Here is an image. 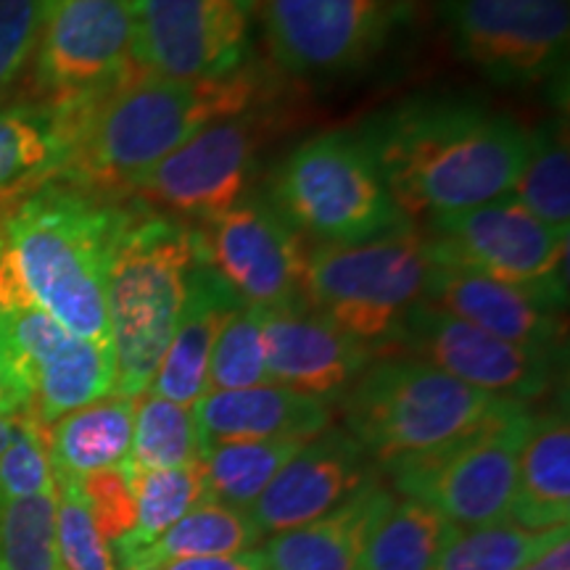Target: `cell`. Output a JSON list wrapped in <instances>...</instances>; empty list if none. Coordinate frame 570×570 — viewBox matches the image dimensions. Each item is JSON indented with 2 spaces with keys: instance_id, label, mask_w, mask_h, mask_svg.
Wrapping results in <instances>:
<instances>
[{
  "instance_id": "d6986e66",
  "label": "cell",
  "mask_w": 570,
  "mask_h": 570,
  "mask_svg": "<svg viewBox=\"0 0 570 570\" xmlns=\"http://www.w3.org/2000/svg\"><path fill=\"white\" fill-rule=\"evenodd\" d=\"M269 383L306 396H338L373 365L375 348L341 331L309 306L262 309Z\"/></svg>"
},
{
  "instance_id": "2e32d148",
  "label": "cell",
  "mask_w": 570,
  "mask_h": 570,
  "mask_svg": "<svg viewBox=\"0 0 570 570\" xmlns=\"http://www.w3.org/2000/svg\"><path fill=\"white\" fill-rule=\"evenodd\" d=\"M391 346L497 399L529 404L552 386L558 354L510 344L420 302Z\"/></svg>"
},
{
  "instance_id": "7402d4cb",
  "label": "cell",
  "mask_w": 570,
  "mask_h": 570,
  "mask_svg": "<svg viewBox=\"0 0 570 570\" xmlns=\"http://www.w3.org/2000/svg\"><path fill=\"white\" fill-rule=\"evenodd\" d=\"M238 304L244 302L227 288L223 277L206 262H198L185 281L180 317L148 391L175 404L194 407L206 394V373L219 327Z\"/></svg>"
},
{
  "instance_id": "83f0119b",
  "label": "cell",
  "mask_w": 570,
  "mask_h": 570,
  "mask_svg": "<svg viewBox=\"0 0 570 570\" xmlns=\"http://www.w3.org/2000/svg\"><path fill=\"white\" fill-rule=\"evenodd\" d=\"M460 531L417 499H394L370 531L356 570H431Z\"/></svg>"
},
{
  "instance_id": "5b68a950",
  "label": "cell",
  "mask_w": 570,
  "mask_h": 570,
  "mask_svg": "<svg viewBox=\"0 0 570 570\" xmlns=\"http://www.w3.org/2000/svg\"><path fill=\"white\" fill-rule=\"evenodd\" d=\"M508 402L399 354L356 377L344 396V420L370 460L391 468L468 436Z\"/></svg>"
},
{
  "instance_id": "6da1fadb",
  "label": "cell",
  "mask_w": 570,
  "mask_h": 570,
  "mask_svg": "<svg viewBox=\"0 0 570 570\" xmlns=\"http://www.w3.org/2000/svg\"><path fill=\"white\" fill-rule=\"evenodd\" d=\"M404 217L433 219L512 196L529 132L460 96H420L356 130Z\"/></svg>"
},
{
  "instance_id": "1f68e13d",
  "label": "cell",
  "mask_w": 570,
  "mask_h": 570,
  "mask_svg": "<svg viewBox=\"0 0 570 570\" xmlns=\"http://www.w3.org/2000/svg\"><path fill=\"white\" fill-rule=\"evenodd\" d=\"M135 499V529L114 541V547H140L175 525L177 520L204 504L202 460L183 468L146 470L127 475Z\"/></svg>"
},
{
  "instance_id": "484cf974",
  "label": "cell",
  "mask_w": 570,
  "mask_h": 570,
  "mask_svg": "<svg viewBox=\"0 0 570 570\" xmlns=\"http://www.w3.org/2000/svg\"><path fill=\"white\" fill-rule=\"evenodd\" d=\"M262 533L240 510L204 502L167 531L140 547H117L119 570H161L173 562L225 558L256 547Z\"/></svg>"
},
{
  "instance_id": "f1b7e54d",
  "label": "cell",
  "mask_w": 570,
  "mask_h": 570,
  "mask_svg": "<svg viewBox=\"0 0 570 570\" xmlns=\"http://www.w3.org/2000/svg\"><path fill=\"white\" fill-rule=\"evenodd\" d=\"M306 441H233L202 452L204 499L223 508L248 512L269 483Z\"/></svg>"
},
{
  "instance_id": "277c9868",
  "label": "cell",
  "mask_w": 570,
  "mask_h": 570,
  "mask_svg": "<svg viewBox=\"0 0 570 570\" xmlns=\"http://www.w3.org/2000/svg\"><path fill=\"white\" fill-rule=\"evenodd\" d=\"M198 262L202 233L173 214L125 209L106 275L114 394L135 399L151 389Z\"/></svg>"
},
{
  "instance_id": "d4e9b609",
  "label": "cell",
  "mask_w": 570,
  "mask_h": 570,
  "mask_svg": "<svg viewBox=\"0 0 570 570\" xmlns=\"http://www.w3.org/2000/svg\"><path fill=\"white\" fill-rule=\"evenodd\" d=\"M135 399L109 394L46 428L53 481H82L125 465L132 444Z\"/></svg>"
},
{
  "instance_id": "9a60e30c",
  "label": "cell",
  "mask_w": 570,
  "mask_h": 570,
  "mask_svg": "<svg viewBox=\"0 0 570 570\" xmlns=\"http://www.w3.org/2000/svg\"><path fill=\"white\" fill-rule=\"evenodd\" d=\"M204 262L240 302L259 309L306 306V252L269 202L246 198L206 223Z\"/></svg>"
},
{
  "instance_id": "7a4b0ae2",
  "label": "cell",
  "mask_w": 570,
  "mask_h": 570,
  "mask_svg": "<svg viewBox=\"0 0 570 570\" xmlns=\"http://www.w3.org/2000/svg\"><path fill=\"white\" fill-rule=\"evenodd\" d=\"M265 104L267 80L256 63L190 82L135 71L104 96L59 104L69 122L59 177L82 190H127L198 130Z\"/></svg>"
},
{
  "instance_id": "603a6c76",
  "label": "cell",
  "mask_w": 570,
  "mask_h": 570,
  "mask_svg": "<svg viewBox=\"0 0 570 570\" xmlns=\"http://www.w3.org/2000/svg\"><path fill=\"white\" fill-rule=\"evenodd\" d=\"M394 499L381 481H370L327 515L273 533L259 552L262 566L265 570H356L370 531Z\"/></svg>"
},
{
  "instance_id": "8992f818",
  "label": "cell",
  "mask_w": 570,
  "mask_h": 570,
  "mask_svg": "<svg viewBox=\"0 0 570 570\" xmlns=\"http://www.w3.org/2000/svg\"><path fill=\"white\" fill-rule=\"evenodd\" d=\"M431 265L428 235L410 227L362 244H323L306 254V306L377 352L423 302Z\"/></svg>"
},
{
  "instance_id": "ba28073f",
  "label": "cell",
  "mask_w": 570,
  "mask_h": 570,
  "mask_svg": "<svg viewBox=\"0 0 570 570\" xmlns=\"http://www.w3.org/2000/svg\"><path fill=\"white\" fill-rule=\"evenodd\" d=\"M531 417L529 404L508 402L468 436L386 468L394 489L441 512L462 531L510 523L518 458Z\"/></svg>"
},
{
  "instance_id": "8fae6325",
  "label": "cell",
  "mask_w": 570,
  "mask_h": 570,
  "mask_svg": "<svg viewBox=\"0 0 570 570\" xmlns=\"http://www.w3.org/2000/svg\"><path fill=\"white\" fill-rule=\"evenodd\" d=\"M460 61L499 85H537L568 61L570 0H441Z\"/></svg>"
},
{
  "instance_id": "5bb4252c",
  "label": "cell",
  "mask_w": 570,
  "mask_h": 570,
  "mask_svg": "<svg viewBox=\"0 0 570 570\" xmlns=\"http://www.w3.org/2000/svg\"><path fill=\"white\" fill-rule=\"evenodd\" d=\"M132 61L161 80H212L246 61L256 0H130Z\"/></svg>"
},
{
  "instance_id": "4316f807",
  "label": "cell",
  "mask_w": 570,
  "mask_h": 570,
  "mask_svg": "<svg viewBox=\"0 0 570 570\" xmlns=\"http://www.w3.org/2000/svg\"><path fill=\"white\" fill-rule=\"evenodd\" d=\"M69 156V125L59 106L0 109V194L46 183Z\"/></svg>"
},
{
  "instance_id": "7c38bea8",
  "label": "cell",
  "mask_w": 570,
  "mask_h": 570,
  "mask_svg": "<svg viewBox=\"0 0 570 570\" xmlns=\"http://www.w3.org/2000/svg\"><path fill=\"white\" fill-rule=\"evenodd\" d=\"M35 85L48 104L104 96L132 77L130 0H42Z\"/></svg>"
},
{
  "instance_id": "8d00e7d4",
  "label": "cell",
  "mask_w": 570,
  "mask_h": 570,
  "mask_svg": "<svg viewBox=\"0 0 570 570\" xmlns=\"http://www.w3.org/2000/svg\"><path fill=\"white\" fill-rule=\"evenodd\" d=\"M51 489H56V481L46 449V428L27 417L24 412L17 439L0 454V510L17 499Z\"/></svg>"
},
{
  "instance_id": "f546056e",
  "label": "cell",
  "mask_w": 570,
  "mask_h": 570,
  "mask_svg": "<svg viewBox=\"0 0 570 570\" xmlns=\"http://www.w3.org/2000/svg\"><path fill=\"white\" fill-rule=\"evenodd\" d=\"M202 460V436L194 407L175 404L146 391L135 396L132 444L125 460V475L146 470L183 468Z\"/></svg>"
},
{
  "instance_id": "d590c367",
  "label": "cell",
  "mask_w": 570,
  "mask_h": 570,
  "mask_svg": "<svg viewBox=\"0 0 570 570\" xmlns=\"http://www.w3.org/2000/svg\"><path fill=\"white\" fill-rule=\"evenodd\" d=\"M56 541L61 570H119L77 481H56Z\"/></svg>"
},
{
  "instance_id": "d6a6232c",
  "label": "cell",
  "mask_w": 570,
  "mask_h": 570,
  "mask_svg": "<svg viewBox=\"0 0 570 570\" xmlns=\"http://www.w3.org/2000/svg\"><path fill=\"white\" fill-rule=\"evenodd\" d=\"M562 537H568V525L539 533L512 523L460 531L441 550L431 570H518Z\"/></svg>"
},
{
  "instance_id": "4dcf8cb0",
  "label": "cell",
  "mask_w": 570,
  "mask_h": 570,
  "mask_svg": "<svg viewBox=\"0 0 570 570\" xmlns=\"http://www.w3.org/2000/svg\"><path fill=\"white\" fill-rule=\"evenodd\" d=\"M512 198L547 225L562 233L570 230V154L566 119H550L529 132V148H525Z\"/></svg>"
},
{
  "instance_id": "44dd1931",
  "label": "cell",
  "mask_w": 570,
  "mask_h": 570,
  "mask_svg": "<svg viewBox=\"0 0 570 570\" xmlns=\"http://www.w3.org/2000/svg\"><path fill=\"white\" fill-rule=\"evenodd\" d=\"M202 452L233 441H309L331 425L325 399L298 394L294 389L265 383L240 391H214L194 404Z\"/></svg>"
},
{
  "instance_id": "cb8c5ba5",
  "label": "cell",
  "mask_w": 570,
  "mask_h": 570,
  "mask_svg": "<svg viewBox=\"0 0 570 570\" xmlns=\"http://www.w3.org/2000/svg\"><path fill=\"white\" fill-rule=\"evenodd\" d=\"M570 518V425L566 412L533 415L518 458L510 523L523 531H552Z\"/></svg>"
},
{
  "instance_id": "30bf717a",
  "label": "cell",
  "mask_w": 570,
  "mask_h": 570,
  "mask_svg": "<svg viewBox=\"0 0 570 570\" xmlns=\"http://www.w3.org/2000/svg\"><path fill=\"white\" fill-rule=\"evenodd\" d=\"M273 61L302 80H333L375 61L410 0H256Z\"/></svg>"
},
{
  "instance_id": "3957f363",
  "label": "cell",
  "mask_w": 570,
  "mask_h": 570,
  "mask_svg": "<svg viewBox=\"0 0 570 570\" xmlns=\"http://www.w3.org/2000/svg\"><path fill=\"white\" fill-rule=\"evenodd\" d=\"M125 209L90 190L42 185L6 219L0 256L38 309L71 336L109 344L106 275Z\"/></svg>"
},
{
  "instance_id": "4fadbf2b",
  "label": "cell",
  "mask_w": 570,
  "mask_h": 570,
  "mask_svg": "<svg viewBox=\"0 0 570 570\" xmlns=\"http://www.w3.org/2000/svg\"><path fill=\"white\" fill-rule=\"evenodd\" d=\"M273 114L262 109L219 119L140 175L130 188L164 214L204 219L244 202L269 138Z\"/></svg>"
},
{
  "instance_id": "b9f144b4",
  "label": "cell",
  "mask_w": 570,
  "mask_h": 570,
  "mask_svg": "<svg viewBox=\"0 0 570 570\" xmlns=\"http://www.w3.org/2000/svg\"><path fill=\"white\" fill-rule=\"evenodd\" d=\"M518 570H570V541L562 537Z\"/></svg>"
},
{
  "instance_id": "ab89813d",
  "label": "cell",
  "mask_w": 570,
  "mask_h": 570,
  "mask_svg": "<svg viewBox=\"0 0 570 570\" xmlns=\"http://www.w3.org/2000/svg\"><path fill=\"white\" fill-rule=\"evenodd\" d=\"M27 386L17 373L9 346H6L3 336H0V415H17V412L27 410Z\"/></svg>"
},
{
  "instance_id": "ac0fdd59",
  "label": "cell",
  "mask_w": 570,
  "mask_h": 570,
  "mask_svg": "<svg viewBox=\"0 0 570 570\" xmlns=\"http://www.w3.org/2000/svg\"><path fill=\"white\" fill-rule=\"evenodd\" d=\"M370 481L373 460L360 441L346 428H325L285 462L246 515L262 537H273L327 515Z\"/></svg>"
},
{
  "instance_id": "74e56055",
  "label": "cell",
  "mask_w": 570,
  "mask_h": 570,
  "mask_svg": "<svg viewBox=\"0 0 570 570\" xmlns=\"http://www.w3.org/2000/svg\"><path fill=\"white\" fill-rule=\"evenodd\" d=\"M42 0H0V98L30 63L40 30Z\"/></svg>"
},
{
  "instance_id": "e0dca14e",
  "label": "cell",
  "mask_w": 570,
  "mask_h": 570,
  "mask_svg": "<svg viewBox=\"0 0 570 570\" xmlns=\"http://www.w3.org/2000/svg\"><path fill=\"white\" fill-rule=\"evenodd\" d=\"M0 336L27 386V417L48 428L69 412L114 394L109 344L71 336L38 306L0 309Z\"/></svg>"
},
{
  "instance_id": "ffe728a7",
  "label": "cell",
  "mask_w": 570,
  "mask_h": 570,
  "mask_svg": "<svg viewBox=\"0 0 570 570\" xmlns=\"http://www.w3.org/2000/svg\"><path fill=\"white\" fill-rule=\"evenodd\" d=\"M423 304L436 306L446 315L510 344L541 348V352L558 354L560 341L566 336L562 312L537 302L512 285L444 262L431 265Z\"/></svg>"
},
{
  "instance_id": "60d3db41",
  "label": "cell",
  "mask_w": 570,
  "mask_h": 570,
  "mask_svg": "<svg viewBox=\"0 0 570 570\" xmlns=\"http://www.w3.org/2000/svg\"><path fill=\"white\" fill-rule=\"evenodd\" d=\"M161 570H265V566H262L259 552H238L225 554V558H198L173 562V566Z\"/></svg>"
},
{
  "instance_id": "9c48e42d",
  "label": "cell",
  "mask_w": 570,
  "mask_h": 570,
  "mask_svg": "<svg viewBox=\"0 0 570 570\" xmlns=\"http://www.w3.org/2000/svg\"><path fill=\"white\" fill-rule=\"evenodd\" d=\"M433 262L465 267L562 312L568 304V233L515 198H499L428 219Z\"/></svg>"
},
{
  "instance_id": "f35d334b",
  "label": "cell",
  "mask_w": 570,
  "mask_h": 570,
  "mask_svg": "<svg viewBox=\"0 0 570 570\" xmlns=\"http://www.w3.org/2000/svg\"><path fill=\"white\" fill-rule=\"evenodd\" d=\"M80 483L101 537L114 544L135 529V499L122 465L92 473Z\"/></svg>"
},
{
  "instance_id": "52a82bcc",
  "label": "cell",
  "mask_w": 570,
  "mask_h": 570,
  "mask_svg": "<svg viewBox=\"0 0 570 570\" xmlns=\"http://www.w3.org/2000/svg\"><path fill=\"white\" fill-rule=\"evenodd\" d=\"M269 204L325 244H362L407 227L365 142L348 130L320 132L285 156L269 177Z\"/></svg>"
},
{
  "instance_id": "836d02e7",
  "label": "cell",
  "mask_w": 570,
  "mask_h": 570,
  "mask_svg": "<svg viewBox=\"0 0 570 570\" xmlns=\"http://www.w3.org/2000/svg\"><path fill=\"white\" fill-rule=\"evenodd\" d=\"M56 489L0 510V570H61L56 541Z\"/></svg>"
},
{
  "instance_id": "e575fe53",
  "label": "cell",
  "mask_w": 570,
  "mask_h": 570,
  "mask_svg": "<svg viewBox=\"0 0 570 570\" xmlns=\"http://www.w3.org/2000/svg\"><path fill=\"white\" fill-rule=\"evenodd\" d=\"M269 383L262 344V309L238 304L219 327L206 373V394L240 391Z\"/></svg>"
}]
</instances>
